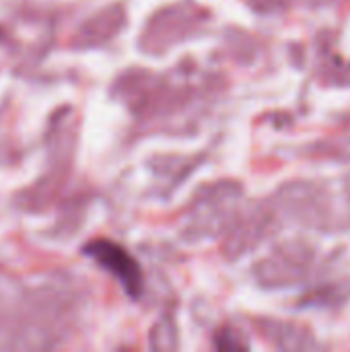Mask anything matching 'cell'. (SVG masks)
Wrapping results in <instances>:
<instances>
[{"label":"cell","mask_w":350,"mask_h":352,"mask_svg":"<svg viewBox=\"0 0 350 352\" xmlns=\"http://www.w3.org/2000/svg\"><path fill=\"white\" fill-rule=\"evenodd\" d=\"M87 256L95 258L103 268H107L120 283L122 287L136 297L142 289V274L134 258L128 256V252L111 241L97 239L87 245Z\"/></svg>","instance_id":"1"}]
</instances>
